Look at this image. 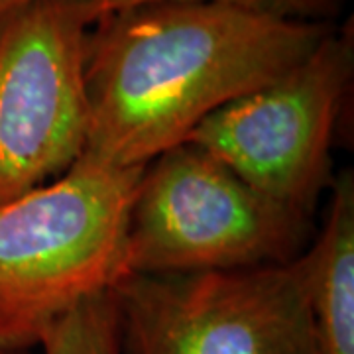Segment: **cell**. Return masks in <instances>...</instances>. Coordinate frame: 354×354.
<instances>
[{
    "instance_id": "4",
    "label": "cell",
    "mask_w": 354,
    "mask_h": 354,
    "mask_svg": "<svg viewBox=\"0 0 354 354\" xmlns=\"http://www.w3.org/2000/svg\"><path fill=\"white\" fill-rule=\"evenodd\" d=\"M122 354H323L307 262L127 274L111 288Z\"/></svg>"
},
{
    "instance_id": "3",
    "label": "cell",
    "mask_w": 354,
    "mask_h": 354,
    "mask_svg": "<svg viewBox=\"0 0 354 354\" xmlns=\"http://www.w3.org/2000/svg\"><path fill=\"white\" fill-rule=\"evenodd\" d=\"M311 216L254 189L183 142L146 165L128 225L127 274H197L288 264Z\"/></svg>"
},
{
    "instance_id": "10",
    "label": "cell",
    "mask_w": 354,
    "mask_h": 354,
    "mask_svg": "<svg viewBox=\"0 0 354 354\" xmlns=\"http://www.w3.org/2000/svg\"><path fill=\"white\" fill-rule=\"evenodd\" d=\"M28 2H34V0H0V18H2L4 14L12 12L16 8L24 6Z\"/></svg>"
},
{
    "instance_id": "8",
    "label": "cell",
    "mask_w": 354,
    "mask_h": 354,
    "mask_svg": "<svg viewBox=\"0 0 354 354\" xmlns=\"http://www.w3.org/2000/svg\"><path fill=\"white\" fill-rule=\"evenodd\" d=\"M39 346L41 354H122L111 290L67 311L48 329Z\"/></svg>"
},
{
    "instance_id": "7",
    "label": "cell",
    "mask_w": 354,
    "mask_h": 354,
    "mask_svg": "<svg viewBox=\"0 0 354 354\" xmlns=\"http://www.w3.org/2000/svg\"><path fill=\"white\" fill-rule=\"evenodd\" d=\"M315 244L305 252L309 307L323 354H354V177L341 171Z\"/></svg>"
},
{
    "instance_id": "11",
    "label": "cell",
    "mask_w": 354,
    "mask_h": 354,
    "mask_svg": "<svg viewBox=\"0 0 354 354\" xmlns=\"http://www.w3.org/2000/svg\"><path fill=\"white\" fill-rule=\"evenodd\" d=\"M0 354H14V353H6V351H0Z\"/></svg>"
},
{
    "instance_id": "5",
    "label": "cell",
    "mask_w": 354,
    "mask_h": 354,
    "mask_svg": "<svg viewBox=\"0 0 354 354\" xmlns=\"http://www.w3.org/2000/svg\"><path fill=\"white\" fill-rule=\"evenodd\" d=\"M354 75L353 20L330 28L304 62L228 102L185 142L228 165L254 189L311 216L330 187V150Z\"/></svg>"
},
{
    "instance_id": "2",
    "label": "cell",
    "mask_w": 354,
    "mask_h": 354,
    "mask_svg": "<svg viewBox=\"0 0 354 354\" xmlns=\"http://www.w3.org/2000/svg\"><path fill=\"white\" fill-rule=\"evenodd\" d=\"M144 169L77 160L48 185L0 205V351L39 346L55 321L124 276Z\"/></svg>"
},
{
    "instance_id": "1",
    "label": "cell",
    "mask_w": 354,
    "mask_h": 354,
    "mask_svg": "<svg viewBox=\"0 0 354 354\" xmlns=\"http://www.w3.org/2000/svg\"><path fill=\"white\" fill-rule=\"evenodd\" d=\"M330 22L283 20L218 2H150L88 32V134L81 162L146 167L228 102L286 75Z\"/></svg>"
},
{
    "instance_id": "9",
    "label": "cell",
    "mask_w": 354,
    "mask_h": 354,
    "mask_svg": "<svg viewBox=\"0 0 354 354\" xmlns=\"http://www.w3.org/2000/svg\"><path fill=\"white\" fill-rule=\"evenodd\" d=\"M150 2H218L248 12L283 18V20H304V22H329V18L341 12L346 0H88L97 20L104 14L124 10L130 6L150 4Z\"/></svg>"
},
{
    "instance_id": "6",
    "label": "cell",
    "mask_w": 354,
    "mask_h": 354,
    "mask_svg": "<svg viewBox=\"0 0 354 354\" xmlns=\"http://www.w3.org/2000/svg\"><path fill=\"white\" fill-rule=\"evenodd\" d=\"M88 0H34L0 18V205L57 179L85 150Z\"/></svg>"
}]
</instances>
